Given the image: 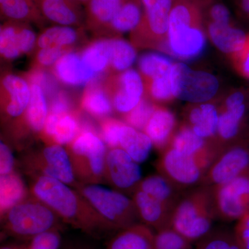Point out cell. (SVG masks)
Segmentation results:
<instances>
[{
  "label": "cell",
  "mask_w": 249,
  "mask_h": 249,
  "mask_svg": "<svg viewBox=\"0 0 249 249\" xmlns=\"http://www.w3.org/2000/svg\"><path fill=\"white\" fill-rule=\"evenodd\" d=\"M109 68L121 73L129 70L137 58L133 46L120 38L108 39Z\"/></svg>",
  "instance_id": "obj_34"
},
{
  "label": "cell",
  "mask_w": 249,
  "mask_h": 249,
  "mask_svg": "<svg viewBox=\"0 0 249 249\" xmlns=\"http://www.w3.org/2000/svg\"><path fill=\"white\" fill-rule=\"evenodd\" d=\"M104 85L114 110L123 115L139 104L145 91L142 76L132 69L118 73Z\"/></svg>",
  "instance_id": "obj_14"
},
{
  "label": "cell",
  "mask_w": 249,
  "mask_h": 249,
  "mask_svg": "<svg viewBox=\"0 0 249 249\" xmlns=\"http://www.w3.org/2000/svg\"><path fill=\"white\" fill-rule=\"evenodd\" d=\"M36 4L44 18L58 25L73 27L83 20V12L77 0L38 1Z\"/></svg>",
  "instance_id": "obj_25"
},
{
  "label": "cell",
  "mask_w": 249,
  "mask_h": 249,
  "mask_svg": "<svg viewBox=\"0 0 249 249\" xmlns=\"http://www.w3.org/2000/svg\"><path fill=\"white\" fill-rule=\"evenodd\" d=\"M0 8L1 16L8 20L37 22L43 17L31 0H0Z\"/></svg>",
  "instance_id": "obj_33"
},
{
  "label": "cell",
  "mask_w": 249,
  "mask_h": 249,
  "mask_svg": "<svg viewBox=\"0 0 249 249\" xmlns=\"http://www.w3.org/2000/svg\"><path fill=\"white\" fill-rule=\"evenodd\" d=\"M19 162L29 178L48 177L74 188L80 185L73 175L66 148L62 145L45 144L40 149L26 150Z\"/></svg>",
  "instance_id": "obj_6"
},
{
  "label": "cell",
  "mask_w": 249,
  "mask_h": 249,
  "mask_svg": "<svg viewBox=\"0 0 249 249\" xmlns=\"http://www.w3.org/2000/svg\"><path fill=\"white\" fill-rule=\"evenodd\" d=\"M16 160L11 147L2 140L0 142V176L16 172Z\"/></svg>",
  "instance_id": "obj_50"
},
{
  "label": "cell",
  "mask_w": 249,
  "mask_h": 249,
  "mask_svg": "<svg viewBox=\"0 0 249 249\" xmlns=\"http://www.w3.org/2000/svg\"><path fill=\"white\" fill-rule=\"evenodd\" d=\"M174 0H141L142 19L132 31L134 45L160 49L166 42L169 29L170 11Z\"/></svg>",
  "instance_id": "obj_7"
},
{
  "label": "cell",
  "mask_w": 249,
  "mask_h": 249,
  "mask_svg": "<svg viewBox=\"0 0 249 249\" xmlns=\"http://www.w3.org/2000/svg\"><path fill=\"white\" fill-rule=\"evenodd\" d=\"M60 249H93L92 247L80 242H69L65 244Z\"/></svg>",
  "instance_id": "obj_53"
},
{
  "label": "cell",
  "mask_w": 249,
  "mask_h": 249,
  "mask_svg": "<svg viewBox=\"0 0 249 249\" xmlns=\"http://www.w3.org/2000/svg\"><path fill=\"white\" fill-rule=\"evenodd\" d=\"M31 98L30 85L22 77L8 73L1 80V113L3 120H16L24 114Z\"/></svg>",
  "instance_id": "obj_15"
},
{
  "label": "cell",
  "mask_w": 249,
  "mask_h": 249,
  "mask_svg": "<svg viewBox=\"0 0 249 249\" xmlns=\"http://www.w3.org/2000/svg\"><path fill=\"white\" fill-rule=\"evenodd\" d=\"M30 88L31 98L27 109L13 124L14 141L21 150H25L27 136H37L40 138L49 115V103L43 90L36 84H31Z\"/></svg>",
  "instance_id": "obj_12"
},
{
  "label": "cell",
  "mask_w": 249,
  "mask_h": 249,
  "mask_svg": "<svg viewBox=\"0 0 249 249\" xmlns=\"http://www.w3.org/2000/svg\"><path fill=\"white\" fill-rule=\"evenodd\" d=\"M67 1V0H35V2H38V1Z\"/></svg>",
  "instance_id": "obj_56"
},
{
  "label": "cell",
  "mask_w": 249,
  "mask_h": 249,
  "mask_svg": "<svg viewBox=\"0 0 249 249\" xmlns=\"http://www.w3.org/2000/svg\"><path fill=\"white\" fill-rule=\"evenodd\" d=\"M247 107L245 103L232 107H224L219 111L217 142L224 150L222 144L235 139L240 132Z\"/></svg>",
  "instance_id": "obj_32"
},
{
  "label": "cell",
  "mask_w": 249,
  "mask_h": 249,
  "mask_svg": "<svg viewBox=\"0 0 249 249\" xmlns=\"http://www.w3.org/2000/svg\"><path fill=\"white\" fill-rule=\"evenodd\" d=\"M124 124V121L111 116L101 120L99 135L108 149L119 147L121 129Z\"/></svg>",
  "instance_id": "obj_44"
},
{
  "label": "cell",
  "mask_w": 249,
  "mask_h": 249,
  "mask_svg": "<svg viewBox=\"0 0 249 249\" xmlns=\"http://www.w3.org/2000/svg\"><path fill=\"white\" fill-rule=\"evenodd\" d=\"M31 1H34V2H35V0H31Z\"/></svg>",
  "instance_id": "obj_58"
},
{
  "label": "cell",
  "mask_w": 249,
  "mask_h": 249,
  "mask_svg": "<svg viewBox=\"0 0 249 249\" xmlns=\"http://www.w3.org/2000/svg\"><path fill=\"white\" fill-rule=\"evenodd\" d=\"M240 9L242 12L248 16L249 14V0H240Z\"/></svg>",
  "instance_id": "obj_54"
},
{
  "label": "cell",
  "mask_w": 249,
  "mask_h": 249,
  "mask_svg": "<svg viewBox=\"0 0 249 249\" xmlns=\"http://www.w3.org/2000/svg\"><path fill=\"white\" fill-rule=\"evenodd\" d=\"M218 120L219 111L214 105L199 103L188 109L185 124L191 127L199 137L214 142L219 146L217 142Z\"/></svg>",
  "instance_id": "obj_21"
},
{
  "label": "cell",
  "mask_w": 249,
  "mask_h": 249,
  "mask_svg": "<svg viewBox=\"0 0 249 249\" xmlns=\"http://www.w3.org/2000/svg\"><path fill=\"white\" fill-rule=\"evenodd\" d=\"M25 76L24 78L27 80L29 85L36 84L40 86L47 98H52L59 91L56 78L54 76H51L42 69L36 67L34 70L26 73Z\"/></svg>",
  "instance_id": "obj_45"
},
{
  "label": "cell",
  "mask_w": 249,
  "mask_h": 249,
  "mask_svg": "<svg viewBox=\"0 0 249 249\" xmlns=\"http://www.w3.org/2000/svg\"><path fill=\"white\" fill-rule=\"evenodd\" d=\"M76 189L115 231L137 224L139 220L133 199L120 191L105 188L101 184H80Z\"/></svg>",
  "instance_id": "obj_5"
},
{
  "label": "cell",
  "mask_w": 249,
  "mask_h": 249,
  "mask_svg": "<svg viewBox=\"0 0 249 249\" xmlns=\"http://www.w3.org/2000/svg\"><path fill=\"white\" fill-rule=\"evenodd\" d=\"M72 170L80 184L104 183V168L107 147L94 130H83L65 147Z\"/></svg>",
  "instance_id": "obj_4"
},
{
  "label": "cell",
  "mask_w": 249,
  "mask_h": 249,
  "mask_svg": "<svg viewBox=\"0 0 249 249\" xmlns=\"http://www.w3.org/2000/svg\"><path fill=\"white\" fill-rule=\"evenodd\" d=\"M52 70L58 81L69 86L88 85L99 76L86 66L80 53L72 52L63 55Z\"/></svg>",
  "instance_id": "obj_20"
},
{
  "label": "cell",
  "mask_w": 249,
  "mask_h": 249,
  "mask_svg": "<svg viewBox=\"0 0 249 249\" xmlns=\"http://www.w3.org/2000/svg\"><path fill=\"white\" fill-rule=\"evenodd\" d=\"M0 249H22V245H6L2 246Z\"/></svg>",
  "instance_id": "obj_55"
},
{
  "label": "cell",
  "mask_w": 249,
  "mask_h": 249,
  "mask_svg": "<svg viewBox=\"0 0 249 249\" xmlns=\"http://www.w3.org/2000/svg\"><path fill=\"white\" fill-rule=\"evenodd\" d=\"M176 127V119L173 113L157 106L142 132L150 137L153 146L161 153L170 146Z\"/></svg>",
  "instance_id": "obj_22"
},
{
  "label": "cell",
  "mask_w": 249,
  "mask_h": 249,
  "mask_svg": "<svg viewBox=\"0 0 249 249\" xmlns=\"http://www.w3.org/2000/svg\"><path fill=\"white\" fill-rule=\"evenodd\" d=\"M37 43L34 31L27 22L8 20L0 29V53L12 60L32 51Z\"/></svg>",
  "instance_id": "obj_16"
},
{
  "label": "cell",
  "mask_w": 249,
  "mask_h": 249,
  "mask_svg": "<svg viewBox=\"0 0 249 249\" xmlns=\"http://www.w3.org/2000/svg\"><path fill=\"white\" fill-rule=\"evenodd\" d=\"M157 106L148 98L142 97L135 107L124 114L123 121L131 127L142 132Z\"/></svg>",
  "instance_id": "obj_41"
},
{
  "label": "cell",
  "mask_w": 249,
  "mask_h": 249,
  "mask_svg": "<svg viewBox=\"0 0 249 249\" xmlns=\"http://www.w3.org/2000/svg\"><path fill=\"white\" fill-rule=\"evenodd\" d=\"M206 47L203 27H183L168 31L166 42L160 49L183 60L197 57Z\"/></svg>",
  "instance_id": "obj_18"
},
{
  "label": "cell",
  "mask_w": 249,
  "mask_h": 249,
  "mask_svg": "<svg viewBox=\"0 0 249 249\" xmlns=\"http://www.w3.org/2000/svg\"><path fill=\"white\" fill-rule=\"evenodd\" d=\"M191 244L169 227L155 233L152 249H193Z\"/></svg>",
  "instance_id": "obj_42"
},
{
  "label": "cell",
  "mask_w": 249,
  "mask_h": 249,
  "mask_svg": "<svg viewBox=\"0 0 249 249\" xmlns=\"http://www.w3.org/2000/svg\"><path fill=\"white\" fill-rule=\"evenodd\" d=\"M173 65L168 57L155 53L143 54L139 60V68L144 83L170 74Z\"/></svg>",
  "instance_id": "obj_38"
},
{
  "label": "cell",
  "mask_w": 249,
  "mask_h": 249,
  "mask_svg": "<svg viewBox=\"0 0 249 249\" xmlns=\"http://www.w3.org/2000/svg\"><path fill=\"white\" fill-rule=\"evenodd\" d=\"M0 219L1 234L27 241L49 231L61 230L63 224L53 210L31 195Z\"/></svg>",
  "instance_id": "obj_3"
},
{
  "label": "cell",
  "mask_w": 249,
  "mask_h": 249,
  "mask_svg": "<svg viewBox=\"0 0 249 249\" xmlns=\"http://www.w3.org/2000/svg\"><path fill=\"white\" fill-rule=\"evenodd\" d=\"M131 196L142 224L157 232L170 227L171 210L139 190H135Z\"/></svg>",
  "instance_id": "obj_19"
},
{
  "label": "cell",
  "mask_w": 249,
  "mask_h": 249,
  "mask_svg": "<svg viewBox=\"0 0 249 249\" xmlns=\"http://www.w3.org/2000/svg\"><path fill=\"white\" fill-rule=\"evenodd\" d=\"M80 107L100 121L110 117L114 108L104 83L98 76L87 85L80 98Z\"/></svg>",
  "instance_id": "obj_23"
},
{
  "label": "cell",
  "mask_w": 249,
  "mask_h": 249,
  "mask_svg": "<svg viewBox=\"0 0 249 249\" xmlns=\"http://www.w3.org/2000/svg\"><path fill=\"white\" fill-rule=\"evenodd\" d=\"M215 217L211 187L196 186L185 191L180 198L172 213L170 227L193 243L213 229Z\"/></svg>",
  "instance_id": "obj_2"
},
{
  "label": "cell",
  "mask_w": 249,
  "mask_h": 249,
  "mask_svg": "<svg viewBox=\"0 0 249 249\" xmlns=\"http://www.w3.org/2000/svg\"><path fill=\"white\" fill-rule=\"evenodd\" d=\"M155 233L142 223L119 231L109 241L106 249H152Z\"/></svg>",
  "instance_id": "obj_27"
},
{
  "label": "cell",
  "mask_w": 249,
  "mask_h": 249,
  "mask_svg": "<svg viewBox=\"0 0 249 249\" xmlns=\"http://www.w3.org/2000/svg\"><path fill=\"white\" fill-rule=\"evenodd\" d=\"M160 154L156 163L159 174L182 191L201 186L205 174L209 169L206 165L195 157L171 147Z\"/></svg>",
  "instance_id": "obj_9"
},
{
  "label": "cell",
  "mask_w": 249,
  "mask_h": 249,
  "mask_svg": "<svg viewBox=\"0 0 249 249\" xmlns=\"http://www.w3.org/2000/svg\"><path fill=\"white\" fill-rule=\"evenodd\" d=\"M153 143L145 132L124 124L121 129L119 147L124 150L134 160L140 163L148 158Z\"/></svg>",
  "instance_id": "obj_31"
},
{
  "label": "cell",
  "mask_w": 249,
  "mask_h": 249,
  "mask_svg": "<svg viewBox=\"0 0 249 249\" xmlns=\"http://www.w3.org/2000/svg\"><path fill=\"white\" fill-rule=\"evenodd\" d=\"M139 163L131 158L121 147L108 149L104 168V183L118 191L129 192L131 195L142 181Z\"/></svg>",
  "instance_id": "obj_13"
},
{
  "label": "cell",
  "mask_w": 249,
  "mask_h": 249,
  "mask_svg": "<svg viewBox=\"0 0 249 249\" xmlns=\"http://www.w3.org/2000/svg\"><path fill=\"white\" fill-rule=\"evenodd\" d=\"M211 188L216 217L230 222L249 213V175Z\"/></svg>",
  "instance_id": "obj_10"
},
{
  "label": "cell",
  "mask_w": 249,
  "mask_h": 249,
  "mask_svg": "<svg viewBox=\"0 0 249 249\" xmlns=\"http://www.w3.org/2000/svg\"><path fill=\"white\" fill-rule=\"evenodd\" d=\"M77 1H79L80 3H83V4H86L89 1V0H77Z\"/></svg>",
  "instance_id": "obj_57"
},
{
  "label": "cell",
  "mask_w": 249,
  "mask_h": 249,
  "mask_svg": "<svg viewBox=\"0 0 249 249\" xmlns=\"http://www.w3.org/2000/svg\"><path fill=\"white\" fill-rule=\"evenodd\" d=\"M126 0H89L86 4L85 21L91 29H109L111 21Z\"/></svg>",
  "instance_id": "obj_30"
},
{
  "label": "cell",
  "mask_w": 249,
  "mask_h": 249,
  "mask_svg": "<svg viewBox=\"0 0 249 249\" xmlns=\"http://www.w3.org/2000/svg\"><path fill=\"white\" fill-rule=\"evenodd\" d=\"M169 147L195 157L208 168L222 152L217 144L199 137L185 124L177 129Z\"/></svg>",
  "instance_id": "obj_17"
},
{
  "label": "cell",
  "mask_w": 249,
  "mask_h": 249,
  "mask_svg": "<svg viewBox=\"0 0 249 249\" xmlns=\"http://www.w3.org/2000/svg\"><path fill=\"white\" fill-rule=\"evenodd\" d=\"M30 178L31 196L49 206L63 224L95 238L115 231L76 188L48 177Z\"/></svg>",
  "instance_id": "obj_1"
},
{
  "label": "cell",
  "mask_w": 249,
  "mask_h": 249,
  "mask_svg": "<svg viewBox=\"0 0 249 249\" xmlns=\"http://www.w3.org/2000/svg\"><path fill=\"white\" fill-rule=\"evenodd\" d=\"M73 105L70 94L65 91H59L49 98V114L63 115L67 113L71 112Z\"/></svg>",
  "instance_id": "obj_49"
},
{
  "label": "cell",
  "mask_w": 249,
  "mask_h": 249,
  "mask_svg": "<svg viewBox=\"0 0 249 249\" xmlns=\"http://www.w3.org/2000/svg\"><path fill=\"white\" fill-rule=\"evenodd\" d=\"M232 59L236 70L242 76L249 78V35L243 48L232 55Z\"/></svg>",
  "instance_id": "obj_51"
},
{
  "label": "cell",
  "mask_w": 249,
  "mask_h": 249,
  "mask_svg": "<svg viewBox=\"0 0 249 249\" xmlns=\"http://www.w3.org/2000/svg\"><path fill=\"white\" fill-rule=\"evenodd\" d=\"M144 85L148 98L152 101L169 102L175 98L170 84V74L150 80L144 83Z\"/></svg>",
  "instance_id": "obj_43"
},
{
  "label": "cell",
  "mask_w": 249,
  "mask_h": 249,
  "mask_svg": "<svg viewBox=\"0 0 249 249\" xmlns=\"http://www.w3.org/2000/svg\"><path fill=\"white\" fill-rule=\"evenodd\" d=\"M207 0H174L168 31L183 27H203Z\"/></svg>",
  "instance_id": "obj_24"
},
{
  "label": "cell",
  "mask_w": 249,
  "mask_h": 249,
  "mask_svg": "<svg viewBox=\"0 0 249 249\" xmlns=\"http://www.w3.org/2000/svg\"><path fill=\"white\" fill-rule=\"evenodd\" d=\"M196 249H242L235 232L225 229H212L196 242Z\"/></svg>",
  "instance_id": "obj_40"
},
{
  "label": "cell",
  "mask_w": 249,
  "mask_h": 249,
  "mask_svg": "<svg viewBox=\"0 0 249 249\" xmlns=\"http://www.w3.org/2000/svg\"><path fill=\"white\" fill-rule=\"evenodd\" d=\"M234 232L242 249H249V213L237 221Z\"/></svg>",
  "instance_id": "obj_52"
},
{
  "label": "cell",
  "mask_w": 249,
  "mask_h": 249,
  "mask_svg": "<svg viewBox=\"0 0 249 249\" xmlns=\"http://www.w3.org/2000/svg\"><path fill=\"white\" fill-rule=\"evenodd\" d=\"M244 175H249V147L236 144L219 154L205 174L201 186H219Z\"/></svg>",
  "instance_id": "obj_11"
},
{
  "label": "cell",
  "mask_w": 249,
  "mask_h": 249,
  "mask_svg": "<svg viewBox=\"0 0 249 249\" xmlns=\"http://www.w3.org/2000/svg\"><path fill=\"white\" fill-rule=\"evenodd\" d=\"M76 29L68 26H55L45 29L37 39L40 49L50 47H71L79 37Z\"/></svg>",
  "instance_id": "obj_36"
},
{
  "label": "cell",
  "mask_w": 249,
  "mask_h": 249,
  "mask_svg": "<svg viewBox=\"0 0 249 249\" xmlns=\"http://www.w3.org/2000/svg\"><path fill=\"white\" fill-rule=\"evenodd\" d=\"M30 196L29 188L18 172L0 176V218Z\"/></svg>",
  "instance_id": "obj_29"
},
{
  "label": "cell",
  "mask_w": 249,
  "mask_h": 249,
  "mask_svg": "<svg viewBox=\"0 0 249 249\" xmlns=\"http://www.w3.org/2000/svg\"><path fill=\"white\" fill-rule=\"evenodd\" d=\"M142 6L141 0H126L111 21L109 29L115 33L134 31L142 19Z\"/></svg>",
  "instance_id": "obj_35"
},
{
  "label": "cell",
  "mask_w": 249,
  "mask_h": 249,
  "mask_svg": "<svg viewBox=\"0 0 249 249\" xmlns=\"http://www.w3.org/2000/svg\"><path fill=\"white\" fill-rule=\"evenodd\" d=\"M60 229H53L28 241L29 243L22 245V249H60L61 233Z\"/></svg>",
  "instance_id": "obj_46"
},
{
  "label": "cell",
  "mask_w": 249,
  "mask_h": 249,
  "mask_svg": "<svg viewBox=\"0 0 249 249\" xmlns=\"http://www.w3.org/2000/svg\"><path fill=\"white\" fill-rule=\"evenodd\" d=\"M136 190L152 196L172 211L185 192L178 189L168 178L159 173L142 178Z\"/></svg>",
  "instance_id": "obj_26"
},
{
  "label": "cell",
  "mask_w": 249,
  "mask_h": 249,
  "mask_svg": "<svg viewBox=\"0 0 249 249\" xmlns=\"http://www.w3.org/2000/svg\"><path fill=\"white\" fill-rule=\"evenodd\" d=\"M208 34L216 47L226 53H237L243 48L247 36L243 31L232 27L231 24L208 23Z\"/></svg>",
  "instance_id": "obj_28"
},
{
  "label": "cell",
  "mask_w": 249,
  "mask_h": 249,
  "mask_svg": "<svg viewBox=\"0 0 249 249\" xmlns=\"http://www.w3.org/2000/svg\"><path fill=\"white\" fill-rule=\"evenodd\" d=\"M79 111L73 110L60 116L54 131L52 144L66 147L76 138L81 131Z\"/></svg>",
  "instance_id": "obj_39"
},
{
  "label": "cell",
  "mask_w": 249,
  "mask_h": 249,
  "mask_svg": "<svg viewBox=\"0 0 249 249\" xmlns=\"http://www.w3.org/2000/svg\"><path fill=\"white\" fill-rule=\"evenodd\" d=\"M72 47H50L40 49L36 56V67H53L65 54L72 52Z\"/></svg>",
  "instance_id": "obj_47"
},
{
  "label": "cell",
  "mask_w": 249,
  "mask_h": 249,
  "mask_svg": "<svg viewBox=\"0 0 249 249\" xmlns=\"http://www.w3.org/2000/svg\"><path fill=\"white\" fill-rule=\"evenodd\" d=\"M170 80L175 98L193 104L207 102L219 89V82L213 75L195 71L181 62L173 64Z\"/></svg>",
  "instance_id": "obj_8"
},
{
  "label": "cell",
  "mask_w": 249,
  "mask_h": 249,
  "mask_svg": "<svg viewBox=\"0 0 249 249\" xmlns=\"http://www.w3.org/2000/svg\"><path fill=\"white\" fill-rule=\"evenodd\" d=\"M204 14L208 16L209 22L219 24H231V14L225 5L207 0L204 7Z\"/></svg>",
  "instance_id": "obj_48"
},
{
  "label": "cell",
  "mask_w": 249,
  "mask_h": 249,
  "mask_svg": "<svg viewBox=\"0 0 249 249\" xmlns=\"http://www.w3.org/2000/svg\"><path fill=\"white\" fill-rule=\"evenodd\" d=\"M86 66L97 76L109 68L108 39L96 40L80 53Z\"/></svg>",
  "instance_id": "obj_37"
}]
</instances>
